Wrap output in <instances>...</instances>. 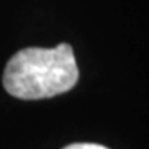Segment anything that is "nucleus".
I'll return each instance as SVG.
<instances>
[{
  "label": "nucleus",
  "instance_id": "f257e3e1",
  "mask_svg": "<svg viewBox=\"0 0 149 149\" xmlns=\"http://www.w3.org/2000/svg\"><path fill=\"white\" fill-rule=\"evenodd\" d=\"M80 71L73 48L30 47L17 52L5 66L3 88L18 100H43L66 93L78 83Z\"/></svg>",
  "mask_w": 149,
  "mask_h": 149
},
{
  "label": "nucleus",
  "instance_id": "f03ea898",
  "mask_svg": "<svg viewBox=\"0 0 149 149\" xmlns=\"http://www.w3.org/2000/svg\"><path fill=\"white\" fill-rule=\"evenodd\" d=\"M63 149H109V148L101 146V144H95V143H74Z\"/></svg>",
  "mask_w": 149,
  "mask_h": 149
}]
</instances>
